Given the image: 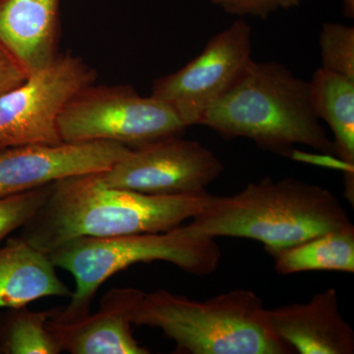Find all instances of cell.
<instances>
[{
  "instance_id": "cell-1",
  "label": "cell",
  "mask_w": 354,
  "mask_h": 354,
  "mask_svg": "<svg viewBox=\"0 0 354 354\" xmlns=\"http://www.w3.org/2000/svg\"><path fill=\"white\" fill-rule=\"evenodd\" d=\"M211 194L158 196L109 187L99 172L50 184L46 201L21 228V239L48 254L79 237H113L160 232L191 220Z\"/></svg>"
},
{
  "instance_id": "cell-2",
  "label": "cell",
  "mask_w": 354,
  "mask_h": 354,
  "mask_svg": "<svg viewBox=\"0 0 354 354\" xmlns=\"http://www.w3.org/2000/svg\"><path fill=\"white\" fill-rule=\"evenodd\" d=\"M351 225L348 212L327 188L293 177H266L232 196L211 195L186 227L211 239H252L270 251Z\"/></svg>"
},
{
  "instance_id": "cell-3",
  "label": "cell",
  "mask_w": 354,
  "mask_h": 354,
  "mask_svg": "<svg viewBox=\"0 0 354 354\" xmlns=\"http://www.w3.org/2000/svg\"><path fill=\"white\" fill-rule=\"evenodd\" d=\"M198 125L225 138L252 140L279 155H290L297 145L334 155L333 141L312 109L308 82L276 62L251 60Z\"/></svg>"
},
{
  "instance_id": "cell-4",
  "label": "cell",
  "mask_w": 354,
  "mask_h": 354,
  "mask_svg": "<svg viewBox=\"0 0 354 354\" xmlns=\"http://www.w3.org/2000/svg\"><path fill=\"white\" fill-rule=\"evenodd\" d=\"M266 310L252 290H234L198 301L160 290L144 293L131 322L162 330L176 342L177 353H295L274 334Z\"/></svg>"
},
{
  "instance_id": "cell-5",
  "label": "cell",
  "mask_w": 354,
  "mask_h": 354,
  "mask_svg": "<svg viewBox=\"0 0 354 354\" xmlns=\"http://www.w3.org/2000/svg\"><path fill=\"white\" fill-rule=\"evenodd\" d=\"M51 262L70 272L76 288L65 308H57L53 320L71 323L91 313L93 300L102 283L133 265L164 261L196 276L216 271L220 246L215 239L198 235L186 225L160 232L113 237H79L48 253Z\"/></svg>"
},
{
  "instance_id": "cell-6",
  "label": "cell",
  "mask_w": 354,
  "mask_h": 354,
  "mask_svg": "<svg viewBox=\"0 0 354 354\" xmlns=\"http://www.w3.org/2000/svg\"><path fill=\"white\" fill-rule=\"evenodd\" d=\"M186 128L152 95L143 97L130 86L95 83L70 100L58 120L62 142H115L131 149L177 136Z\"/></svg>"
},
{
  "instance_id": "cell-7",
  "label": "cell",
  "mask_w": 354,
  "mask_h": 354,
  "mask_svg": "<svg viewBox=\"0 0 354 354\" xmlns=\"http://www.w3.org/2000/svg\"><path fill=\"white\" fill-rule=\"evenodd\" d=\"M97 72L82 58L59 53L50 64L0 97V151L62 143L58 120L70 100L92 85Z\"/></svg>"
},
{
  "instance_id": "cell-8",
  "label": "cell",
  "mask_w": 354,
  "mask_h": 354,
  "mask_svg": "<svg viewBox=\"0 0 354 354\" xmlns=\"http://www.w3.org/2000/svg\"><path fill=\"white\" fill-rule=\"evenodd\" d=\"M252 30L243 18L218 32L196 58L156 80L152 95L186 127L198 125L205 111L230 90L252 60Z\"/></svg>"
},
{
  "instance_id": "cell-9",
  "label": "cell",
  "mask_w": 354,
  "mask_h": 354,
  "mask_svg": "<svg viewBox=\"0 0 354 354\" xmlns=\"http://www.w3.org/2000/svg\"><path fill=\"white\" fill-rule=\"evenodd\" d=\"M225 167L201 143L177 136L167 137L139 148L99 172L104 185L158 196L194 195L223 174Z\"/></svg>"
},
{
  "instance_id": "cell-10",
  "label": "cell",
  "mask_w": 354,
  "mask_h": 354,
  "mask_svg": "<svg viewBox=\"0 0 354 354\" xmlns=\"http://www.w3.org/2000/svg\"><path fill=\"white\" fill-rule=\"evenodd\" d=\"M131 148L115 142L38 144L0 151V199L80 174L101 172Z\"/></svg>"
},
{
  "instance_id": "cell-11",
  "label": "cell",
  "mask_w": 354,
  "mask_h": 354,
  "mask_svg": "<svg viewBox=\"0 0 354 354\" xmlns=\"http://www.w3.org/2000/svg\"><path fill=\"white\" fill-rule=\"evenodd\" d=\"M134 288H116L102 298L99 310L81 320L60 323L50 319L48 329L62 351L71 354H149L131 329L133 310L144 295Z\"/></svg>"
},
{
  "instance_id": "cell-12",
  "label": "cell",
  "mask_w": 354,
  "mask_h": 354,
  "mask_svg": "<svg viewBox=\"0 0 354 354\" xmlns=\"http://www.w3.org/2000/svg\"><path fill=\"white\" fill-rule=\"evenodd\" d=\"M274 334L300 354H353L354 330L339 307L335 288L317 292L308 301L266 310Z\"/></svg>"
},
{
  "instance_id": "cell-13",
  "label": "cell",
  "mask_w": 354,
  "mask_h": 354,
  "mask_svg": "<svg viewBox=\"0 0 354 354\" xmlns=\"http://www.w3.org/2000/svg\"><path fill=\"white\" fill-rule=\"evenodd\" d=\"M62 0H0V41L28 73L59 55Z\"/></svg>"
},
{
  "instance_id": "cell-14",
  "label": "cell",
  "mask_w": 354,
  "mask_h": 354,
  "mask_svg": "<svg viewBox=\"0 0 354 354\" xmlns=\"http://www.w3.org/2000/svg\"><path fill=\"white\" fill-rule=\"evenodd\" d=\"M48 254L14 237L0 245V310L28 306L44 297H70Z\"/></svg>"
},
{
  "instance_id": "cell-15",
  "label": "cell",
  "mask_w": 354,
  "mask_h": 354,
  "mask_svg": "<svg viewBox=\"0 0 354 354\" xmlns=\"http://www.w3.org/2000/svg\"><path fill=\"white\" fill-rule=\"evenodd\" d=\"M309 84L312 109L333 133L334 156L344 165V194L354 201V80L320 67Z\"/></svg>"
},
{
  "instance_id": "cell-16",
  "label": "cell",
  "mask_w": 354,
  "mask_h": 354,
  "mask_svg": "<svg viewBox=\"0 0 354 354\" xmlns=\"http://www.w3.org/2000/svg\"><path fill=\"white\" fill-rule=\"evenodd\" d=\"M279 274L302 272H354V227L330 230L295 244L267 251Z\"/></svg>"
},
{
  "instance_id": "cell-17",
  "label": "cell",
  "mask_w": 354,
  "mask_h": 354,
  "mask_svg": "<svg viewBox=\"0 0 354 354\" xmlns=\"http://www.w3.org/2000/svg\"><path fill=\"white\" fill-rule=\"evenodd\" d=\"M57 308L32 311L27 306L0 310V354H59L48 329Z\"/></svg>"
},
{
  "instance_id": "cell-18",
  "label": "cell",
  "mask_w": 354,
  "mask_h": 354,
  "mask_svg": "<svg viewBox=\"0 0 354 354\" xmlns=\"http://www.w3.org/2000/svg\"><path fill=\"white\" fill-rule=\"evenodd\" d=\"M322 68L354 80V27L326 23L319 38Z\"/></svg>"
},
{
  "instance_id": "cell-19",
  "label": "cell",
  "mask_w": 354,
  "mask_h": 354,
  "mask_svg": "<svg viewBox=\"0 0 354 354\" xmlns=\"http://www.w3.org/2000/svg\"><path fill=\"white\" fill-rule=\"evenodd\" d=\"M50 185L0 199V245L15 230H21L46 201Z\"/></svg>"
},
{
  "instance_id": "cell-20",
  "label": "cell",
  "mask_w": 354,
  "mask_h": 354,
  "mask_svg": "<svg viewBox=\"0 0 354 354\" xmlns=\"http://www.w3.org/2000/svg\"><path fill=\"white\" fill-rule=\"evenodd\" d=\"M225 12L239 18L252 17L266 19L272 13L288 10L300 6L305 0H208Z\"/></svg>"
},
{
  "instance_id": "cell-21",
  "label": "cell",
  "mask_w": 354,
  "mask_h": 354,
  "mask_svg": "<svg viewBox=\"0 0 354 354\" xmlns=\"http://www.w3.org/2000/svg\"><path fill=\"white\" fill-rule=\"evenodd\" d=\"M28 76L25 67L0 41V97L21 85Z\"/></svg>"
},
{
  "instance_id": "cell-22",
  "label": "cell",
  "mask_w": 354,
  "mask_h": 354,
  "mask_svg": "<svg viewBox=\"0 0 354 354\" xmlns=\"http://www.w3.org/2000/svg\"><path fill=\"white\" fill-rule=\"evenodd\" d=\"M344 6V15L348 18H354V0H341Z\"/></svg>"
}]
</instances>
